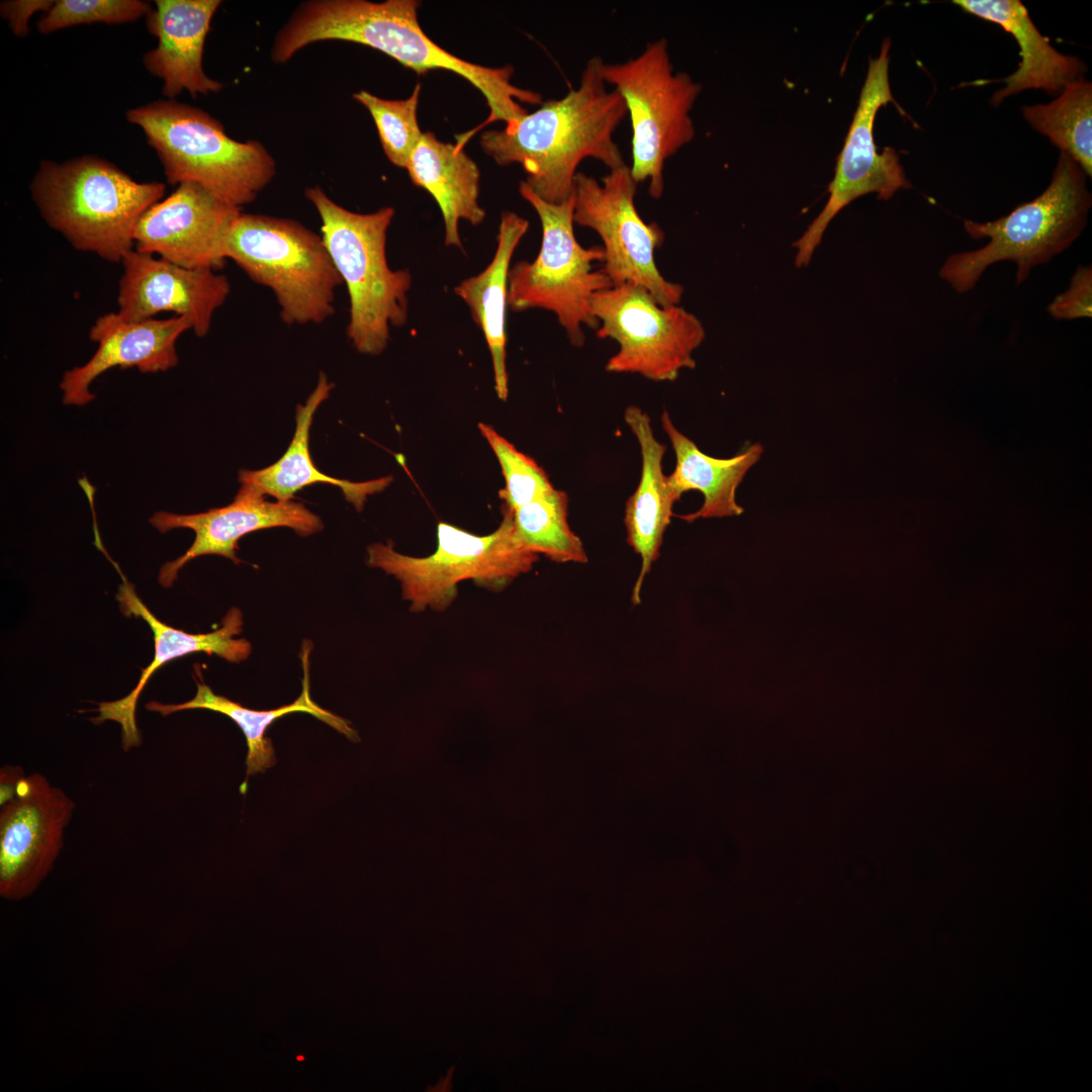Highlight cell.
I'll return each instance as SVG.
<instances>
[{"mask_svg": "<svg viewBox=\"0 0 1092 1092\" xmlns=\"http://www.w3.org/2000/svg\"><path fill=\"white\" fill-rule=\"evenodd\" d=\"M418 0H311L299 5L277 32L271 60L284 64L316 41L344 40L375 49L423 75L432 70L453 72L477 88L489 107L485 121L467 134L494 121L514 127L528 111L521 103L542 104V95L511 81V66L489 68L460 59L434 42L418 19Z\"/></svg>", "mask_w": 1092, "mask_h": 1092, "instance_id": "6da1fadb", "label": "cell"}, {"mask_svg": "<svg viewBox=\"0 0 1092 1092\" xmlns=\"http://www.w3.org/2000/svg\"><path fill=\"white\" fill-rule=\"evenodd\" d=\"M601 57L589 59L577 88L527 113L511 129L484 131L482 151L499 166L520 164L525 183L543 200L561 203L572 195L579 163L586 158L609 170L625 163L614 132L627 116L616 89H607Z\"/></svg>", "mask_w": 1092, "mask_h": 1092, "instance_id": "7a4b0ae2", "label": "cell"}, {"mask_svg": "<svg viewBox=\"0 0 1092 1092\" xmlns=\"http://www.w3.org/2000/svg\"><path fill=\"white\" fill-rule=\"evenodd\" d=\"M161 182H138L96 156L62 163L42 160L31 181L32 199L46 222L76 250L121 263L134 249L143 214L163 199Z\"/></svg>", "mask_w": 1092, "mask_h": 1092, "instance_id": "3957f363", "label": "cell"}, {"mask_svg": "<svg viewBox=\"0 0 1092 1092\" xmlns=\"http://www.w3.org/2000/svg\"><path fill=\"white\" fill-rule=\"evenodd\" d=\"M322 221V238L350 299L346 335L361 354L379 355L392 327L407 321L412 274L392 270L386 257L387 231L395 210L384 206L357 213L333 201L318 186L306 188Z\"/></svg>", "mask_w": 1092, "mask_h": 1092, "instance_id": "277c9868", "label": "cell"}, {"mask_svg": "<svg viewBox=\"0 0 1092 1092\" xmlns=\"http://www.w3.org/2000/svg\"><path fill=\"white\" fill-rule=\"evenodd\" d=\"M125 117L144 131L169 184L194 182L242 207L275 176V161L260 142L230 138L201 108L163 99L130 108Z\"/></svg>", "mask_w": 1092, "mask_h": 1092, "instance_id": "5b68a950", "label": "cell"}, {"mask_svg": "<svg viewBox=\"0 0 1092 1092\" xmlns=\"http://www.w3.org/2000/svg\"><path fill=\"white\" fill-rule=\"evenodd\" d=\"M1092 204L1086 174L1068 154L1061 152L1048 188L1031 201L996 220L966 219V233L989 242L975 251L949 256L940 277L957 292L973 289L990 265L1010 260L1017 265L1016 286L1031 269L1069 248L1087 224Z\"/></svg>", "mask_w": 1092, "mask_h": 1092, "instance_id": "8992f818", "label": "cell"}, {"mask_svg": "<svg viewBox=\"0 0 1092 1092\" xmlns=\"http://www.w3.org/2000/svg\"><path fill=\"white\" fill-rule=\"evenodd\" d=\"M225 257L273 292L286 325H318L334 314L343 281L322 236L299 221L242 212L229 231Z\"/></svg>", "mask_w": 1092, "mask_h": 1092, "instance_id": "52a82bcc", "label": "cell"}, {"mask_svg": "<svg viewBox=\"0 0 1092 1092\" xmlns=\"http://www.w3.org/2000/svg\"><path fill=\"white\" fill-rule=\"evenodd\" d=\"M503 516L497 529L485 536L439 522L438 546L426 557L401 554L390 541L373 543L367 549V563L399 581L411 612H443L455 601L459 582L471 579L488 590L500 592L537 562L539 555L516 536L513 513L503 509Z\"/></svg>", "mask_w": 1092, "mask_h": 1092, "instance_id": "ba28073f", "label": "cell"}, {"mask_svg": "<svg viewBox=\"0 0 1092 1092\" xmlns=\"http://www.w3.org/2000/svg\"><path fill=\"white\" fill-rule=\"evenodd\" d=\"M521 196L535 209L541 222L542 241L536 258L520 261L509 271L508 306L513 311L542 308L553 312L571 345L585 342L583 328L597 330L592 313L593 296L613 284L604 270L602 246L582 247L574 235L573 197L549 203L522 181Z\"/></svg>", "mask_w": 1092, "mask_h": 1092, "instance_id": "9c48e42d", "label": "cell"}, {"mask_svg": "<svg viewBox=\"0 0 1092 1092\" xmlns=\"http://www.w3.org/2000/svg\"><path fill=\"white\" fill-rule=\"evenodd\" d=\"M601 74L623 98L632 127V175L648 181V193L659 199L664 191L666 161L695 135L690 112L702 90L686 72H674L667 40L646 43L635 58L622 63L603 61Z\"/></svg>", "mask_w": 1092, "mask_h": 1092, "instance_id": "30bf717a", "label": "cell"}, {"mask_svg": "<svg viewBox=\"0 0 1092 1092\" xmlns=\"http://www.w3.org/2000/svg\"><path fill=\"white\" fill-rule=\"evenodd\" d=\"M592 313L601 339L619 345L606 370L635 373L653 381H673L694 369L693 353L706 338L702 322L679 304L663 306L644 287L632 283L596 293Z\"/></svg>", "mask_w": 1092, "mask_h": 1092, "instance_id": "8fae6325", "label": "cell"}, {"mask_svg": "<svg viewBox=\"0 0 1092 1092\" xmlns=\"http://www.w3.org/2000/svg\"><path fill=\"white\" fill-rule=\"evenodd\" d=\"M637 185L627 164L609 170L601 181L577 171L572 188L573 221L601 238L602 269L613 286L640 285L663 306L679 304L684 287L667 280L655 261L664 232L657 222L644 221L637 211Z\"/></svg>", "mask_w": 1092, "mask_h": 1092, "instance_id": "7c38bea8", "label": "cell"}, {"mask_svg": "<svg viewBox=\"0 0 1092 1092\" xmlns=\"http://www.w3.org/2000/svg\"><path fill=\"white\" fill-rule=\"evenodd\" d=\"M886 38L877 58L869 62L858 104L849 126L843 148L838 156L835 173L829 184V198L823 209L805 233L793 244L797 249L795 266H807L830 221L856 198L876 193L878 199L888 200L900 189L911 187L893 148L878 153L874 140V123L882 106L896 103L889 81V51Z\"/></svg>", "mask_w": 1092, "mask_h": 1092, "instance_id": "4fadbf2b", "label": "cell"}, {"mask_svg": "<svg viewBox=\"0 0 1092 1092\" xmlns=\"http://www.w3.org/2000/svg\"><path fill=\"white\" fill-rule=\"evenodd\" d=\"M75 809L74 801L46 777H25L0 811V895L21 900L51 872Z\"/></svg>", "mask_w": 1092, "mask_h": 1092, "instance_id": "5bb4252c", "label": "cell"}, {"mask_svg": "<svg viewBox=\"0 0 1092 1092\" xmlns=\"http://www.w3.org/2000/svg\"><path fill=\"white\" fill-rule=\"evenodd\" d=\"M242 213L203 186L183 182L152 205L139 220L134 249L193 269H221L225 240Z\"/></svg>", "mask_w": 1092, "mask_h": 1092, "instance_id": "9a60e30c", "label": "cell"}, {"mask_svg": "<svg viewBox=\"0 0 1092 1092\" xmlns=\"http://www.w3.org/2000/svg\"><path fill=\"white\" fill-rule=\"evenodd\" d=\"M121 265L117 312L126 320L173 312L186 316L191 331L202 338L231 292L228 277L215 270L182 267L135 249L123 257Z\"/></svg>", "mask_w": 1092, "mask_h": 1092, "instance_id": "2e32d148", "label": "cell"}, {"mask_svg": "<svg viewBox=\"0 0 1092 1092\" xmlns=\"http://www.w3.org/2000/svg\"><path fill=\"white\" fill-rule=\"evenodd\" d=\"M149 521L160 533L177 528H187L195 533V539L187 551L161 567L158 580L164 587H170L177 579L180 569L202 555H219L239 564L241 559L236 554L239 549L238 542L252 532L287 527L305 537L324 528L322 519L301 503L291 499L267 502L263 496L241 493H237L231 504L221 508L192 515L160 511Z\"/></svg>", "mask_w": 1092, "mask_h": 1092, "instance_id": "e0dca14e", "label": "cell"}, {"mask_svg": "<svg viewBox=\"0 0 1092 1092\" xmlns=\"http://www.w3.org/2000/svg\"><path fill=\"white\" fill-rule=\"evenodd\" d=\"M186 316L126 320L118 312L99 316L90 329L89 338L98 344L91 359L82 366L67 370L60 383L63 403L85 405L94 399L91 383L113 368L136 367L143 373L167 371L178 364L176 342L191 331Z\"/></svg>", "mask_w": 1092, "mask_h": 1092, "instance_id": "ac0fdd59", "label": "cell"}, {"mask_svg": "<svg viewBox=\"0 0 1092 1092\" xmlns=\"http://www.w3.org/2000/svg\"><path fill=\"white\" fill-rule=\"evenodd\" d=\"M116 600L122 614L144 619L154 635V658L142 670V675L133 690L125 697L98 705V716L93 723L106 720L117 722L121 726V744L125 751L142 743L136 726L135 709L140 695L146 684L162 665L195 652L217 655L229 662L239 663L246 660L251 651V643L245 638H235L243 629V615L238 608H231L222 619L221 626L209 633L192 634L173 628L160 621L142 602L132 583L121 574Z\"/></svg>", "mask_w": 1092, "mask_h": 1092, "instance_id": "d6986e66", "label": "cell"}, {"mask_svg": "<svg viewBox=\"0 0 1092 1092\" xmlns=\"http://www.w3.org/2000/svg\"><path fill=\"white\" fill-rule=\"evenodd\" d=\"M219 0H156L146 16L148 31L158 44L143 57L146 70L163 81L166 99L182 91L196 97L218 92L222 83L203 71L202 56L210 22Z\"/></svg>", "mask_w": 1092, "mask_h": 1092, "instance_id": "ffe728a7", "label": "cell"}, {"mask_svg": "<svg viewBox=\"0 0 1092 1092\" xmlns=\"http://www.w3.org/2000/svg\"><path fill=\"white\" fill-rule=\"evenodd\" d=\"M334 384L324 372L304 404H297L295 431L285 453L275 463L257 470L241 469L238 493L263 496L270 495L279 502L290 500L295 492L316 483L338 486L346 500L357 511L364 507L366 497L383 490L392 480L390 476L364 482H352L323 473L312 461L308 443L313 416L318 406L330 396Z\"/></svg>", "mask_w": 1092, "mask_h": 1092, "instance_id": "44dd1931", "label": "cell"}, {"mask_svg": "<svg viewBox=\"0 0 1092 1092\" xmlns=\"http://www.w3.org/2000/svg\"><path fill=\"white\" fill-rule=\"evenodd\" d=\"M624 419L638 441L642 459L640 481L627 500L624 517L628 544L641 558L631 596L633 604L638 605L644 578L659 556L663 534L674 515L675 502L662 469L666 447L655 438L649 416L640 407L629 405Z\"/></svg>", "mask_w": 1092, "mask_h": 1092, "instance_id": "7402d4cb", "label": "cell"}, {"mask_svg": "<svg viewBox=\"0 0 1092 1092\" xmlns=\"http://www.w3.org/2000/svg\"><path fill=\"white\" fill-rule=\"evenodd\" d=\"M965 11L1000 25L1011 33L1020 49L1018 69L1002 79L1005 86L991 99L999 105L1005 98L1027 89H1042L1060 94L1064 87L1085 72L1084 63L1075 56L1063 55L1050 43L1018 0H956Z\"/></svg>", "mask_w": 1092, "mask_h": 1092, "instance_id": "603a6c76", "label": "cell"}, {"mask_svg": "<svg viewBox=\"0 0 1092 1092\" xmlns=\"http://www.w3.org/2000/svg\"><path fill=\"white\" fill-rule=\"evenodd\" d=\"M661 425L675 454L674 470L667 476L674 502L690 490H699L704 496L698 511L673 516L693 523L699 519L741 515L744 509L736 500V490L760 459L762 445L752 444L730 458H715L702 452L694 441L678 431L666 411L661 415Z\"/></svg>", "mask_w": 1092, "mask_h": 1092, "instance_id": "cb8c5ba5", "label": "cell"}, {"mask_svg": "<svg viewBox=\"0 0 1092 1092\" xmlns=\"http://www.w3.org/2000/svg\"><path fill=\"white\" fill-rule=\"evenodd\" d=\"M405 169L413 184L425 189L437 202L444 221L445 245L462 249L459 221L477 225L485 218V210L478 202L477 164L456 144L441 142L426 131Z\"/></svg>", "mask_w": 1092, "mask_h": 1092, "instance_id": "d4e9b609", "label": "cell"}, {"mask_svg": "<svg viewBox=\"0 0 1092 1092\" xmlns=\"http://www.w3.org/2000/svg\"><path fill=\"white\" fill-rule=\"evenodd\" d=\"M310 650V642L304 641L300 654L303 668L302 691L299 697L289 705L268 711L252 710L223 696L214 694L202 681H196L197 692L192 700L182 704H162L151 701L146 704V709L162 716L184 710L205 709L230 717L243 731L248 746L246 779L240 787L242 794H245L248 788V778L257 772L265 771L276 762L274 747L271 739L266 736V731L278 718L291 713H307L344 734L351 741H359L358 733L347 720L321 708L312 701L308 680V654Z\"/></svg>", "mask_w": 1092, "mask_h": 1092, "instance_id": "484cf974", "label": "cell"}, {"mask_svg": "<svg viewBox=\"0 0 1092 1092\" xmlns=\"http://www.w3.org/2000/svg\"><path fill=\"white\" fill-rule=\"evenodd\" d=\"M529 229V221L513 211H504L498 225L497 245L487 267L461 281L454 292L469 307L472 318L482 331L493 368L494 388L499 399L509 395L506 366V312L508 279L513 255Z\"/></svg>", "mask_w": 1092, "mask_h": 1092, "instance_id": "4316f807", "label": "cell"}, {"mask_svg": "<svg viewBox=\"0 0 1092 1092\" xmlns=\"http://www.w3.org/2000/svg\"><path fill=\"white\" fill-rule=\"evenodd\" d=\"M1024 118L1061 152L1092 175V84L1083 76L1067 84L1046 104L1022 107Z\"/></svg>", "mask_w": 1092, "mask_h": 1092, "instance_id": "83f0119b", "label": "cell"}, {"mask_svg": "<svg viewBox=\"0 0 1092 1092\" xmlns=\"http://www.w3.org/2000/svg\"><path fill=\"white\" fill-rule=\"evenodd\" d=\"M568 497L553 489L513 513L518 540L537 555L558 563H585L582 541L567 522Z\"/></svg>", "mask_w": 1092, "mask_h": 1092, "instance_id": "f1b7e54d", "label": "cell"}, {"mask_svg": "<svg viewBox=\"0 0 1092 1092\" xmlns=\"http://www.w3.org/2000/svg\"><path fill=\"white\" fill-rule=\"evenodd\" d=\"M422 86L418 83L405 99H383L366 90L353 94L371 114L387 159L398 168H406L408 160L423 132L417 110Z\"/></svg>", "mask_w": 1092, "mask_h": 1092, "instance_id": "f546056e", "label": "cell"}, {"mask_svg": "<svg viewBox=\"0 0 1092 1092\" xmlns=\"http://www.w3.org/2000/svg\"><path fill=\"white\" fill-rule=\"evenodd\" d=\"M478 429L496 456L505 477L506 485L498 491L503 509L514 513L554 489L548 475L534 459L520 452L491 426L479 423Z\"/></svg>", "mask_w": 1092, "mask_h": 1092, "instance_id": "4dcf8cb0", "label": "cell"}, {"mask_svg": "<svg viewBox=\"0 0 1092 1092\" xmlns=\"http://www.w3.org/2000/svg\"><path fill=\"white\" fill-rule=\"evenodd\" d=\"M152 5L141 0H57L37 22L42 34L67 27L92 24H120L146 17Z\"/></svg>", "mask_w": 1092, "mask_h": 1092, "instance_id": "1f68e13d", "label": "cell"}, {"mask_svg": "<svg viewBox=\"0 0 1092 1092\" xmlns=\"http://www.w3.org/2000/svg\"><path fill=\"white\" fill-rule=\"evenodd\" d=\"M1056 320H1074L1092 315V269L1079 265L1069 288L1056 296L1048 306Z\"/></svg>", "mask_w": 1092, "mask_h": 1092, "instance_id": "d6a6232c", "label": "cell"}, {"mask_svg": "<svg viewBox=\"0 0 1092 1092\" xmlns=\"http://www.w3.org/2000/svg\"><path fill=\"white\" fill-rule=\"evenodd\" d=\"M54 3V0H6L0 4V14L16 37H26L31 16L38 11L47 13Z\"/></svg>", "mask_w": 1092, "mask_h": 1092, "instance_id": "836d02e7", "label": "cell"}, {"mask_svg": "<svg viewBox=\"0 0 1092 1092\" xmlns=\"http://www.w3.org/2000/svg\"><path fill=\"white\" fill-rule=\"evenodd\" d=\"M25 778L24 771L18 765H4L0 770V805L13 799L18 791L21 781Z\"/></svg>", "mask_w": 1092, "mask_h": 1092, "instance_id": "e575fe53", "label": "cell"}]
</instances>
